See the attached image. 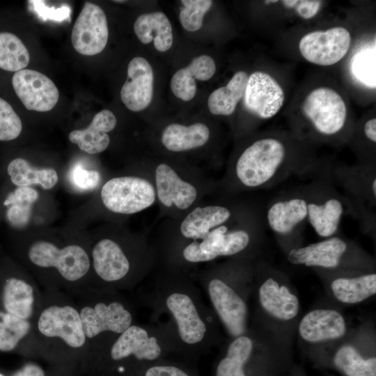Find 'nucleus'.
Wrapping results in <instances>:
<instances>
[{"instance_id":"obj_3","label":"nucleus","mask_w":376,"mask_h":376,"mask_svg":"<svg viewBox=\"0 0 376 376\" xmlns=\"http://www.w3.org/2000/svg\"><path fill=\"white\" fill-rule=\"evenodd\" d=\"M251 267L224 268L203 276L201 285L217 320L231 338L248 333Z\"/></svg>"},{"instance_id":"obj_43","label":"nucleus","mask_w":376,"mask_h":376,"mask_svg":"<svg viewBox=\"0 0 376 376\" xmlns=\"http://www.w3.org/2000/svg\"><path fill=\"white\" fill-rule=\"evenodd\" d=\"M286 8H294L304 19L313 17L319 11L322 1L317 0H284L281 1Z\"/></svg>"},{"instance_id":"obj_4","label":"nucleus","mask_w":376,"mask_h":376,"mask_svg":"<svg viewBox=\"0 0 376 376\" xmlns=\"http://www.w3.org/2000/svg\"><path fill=\"white\" fill-rule=\"evenodd\" d=\"M31 265L47 275L54 286L77 289L91 280L90 252L82 245H59L45 239L32 242L26 249Z\"/></svg>"},{"instance_id":"obj_32","label":"nucleus","mask_w":376,"mask_h":376,"mask_svg":"<svg viewBox=\"0 0 376 376\" xmlns=\"http://www.w3.org/2000/svg\"><path fill=\"white\" fill-rule=\"evenodd\" d=\"M331 363L344 376H376L375 355H366L351 343L339 346L331 357Z\"/></svg>"},{"instance_id":"obj_22","label":"nucleus","mask_w":376,"mask_h":376,"mask_svg":"<svg viewBox=\"0 0 376 376\" xmlns=\"http://www.w3.org/2000/svg\"><path fill=\"white\" fill-rule=\"evenodd\" d=\"M298 334L304 342L321 344L343 338L347 333V322L338 311L317 308L306 313L298 324Z\"/></svg>"},{"instance_id":"obj_7","label":"nucleus","mask_w":376,"mask_h":376,"mask_svg":"<svg viewBox=\"0 0 376 376\" xmlns=\"http://www.w3.org/2000/svg\"><path fill=\"white\" fill-rule=\"evenodd\" d=\"M102 345L106 347L109 359L118 364V373H125V363H130L137 374L148 364L166 358L171 353L163 335L151 323H134Z\"/></svg>"},{"instance_id":"obj_25","label":"nucleus","mask_w":376,"mask_h":376,"mask_svg":"<svg viewBox=\"0 0 376 376\" xmlns=\"http://www.w3.org/2000/svg\"><path fill=\"white\" fill-rule=\"evenodd\" d=\"M255 344L247 333L232 338L217 360L214 376H256Z\"/></svg>"},{"instance_id":"obj_42","label":"nucleus","mask_w":376,"mask_h":376,"mask_svg":"<svg viewBox=\"0 0 376 376\" xmlns=\"http://www.w3.org/2000/svg\"><path fill=\"white\" fill-rule=\"evenodd\" d=\"M71 184L83 191L95 189L100 182V174L96 170L84 168L81 164H75L69 172Z\"/></svg>"},{"instance_id":"obj_39","label":"nucleus","mask_w":376,"mask_h":376,"mask_svg":"<svg viewBox=\"0 0 376 376\" xmlns=\"http://www.w3.org/2000/svg\"><path fill=\"white\" fill-rule=\"evenodd\" d=\"M136 376H199L193 366L166 358L150 363L141 368Z\"/></svg>"},{"instance_id":"obj_44","label":"nucleus","mask_w":376,"mask_h":376,"mask_svg":"<svg viewBox=\"0 0 376 376\" xmlns=\"http://www.w3.org/2000/svg\"><path fill=\"white\" fill-rule=\"evenodd\" d=\"M35 6V10L43 17L59 20L68 17L69 13L68 8L62 7L59 9L45 7L44 2L40 1H31Z\"/></svg>"},{"instance_id":"obj_5","label":"nucleus","mask_w":376,"mask_h":376,"mask_svg":"<svg viewBox=\"0 0 376 376\" xmlns=\"http://www.w3.org/2000/svg\"><path fill=\"white\" fill-rule=\"evenodd\" d=\"M288 262L327 272L373 270L372 259L356 244L338 234L293 248L287 252Z\"/></svg>"},{"instance_id":"obj_30","label":"nucleus","mask_w":376,"mask_h":376,"mask_svg":"<svg viewBox=\"0 0 376 376\" xmlns=\"http://www.w3.org/2000/svg\"><path fill=\"white\" fill-rule=\"evenodd\" d=\"M134 31L143 44L153 41L159 52L169 50L173 45L171 24L162 12H155L139 15L134 24Z\"/></svg>"},{"instance_id":"obj_1","label":"nucleus","mask_w":376,"mask_h":376,"mask_svg":"<svg viewBox=\"0 0 376 376\" xmlns=\"http://www.w3.org/2000/svg\"><path fill=\"white\" fill-rule=\"evenodd\" d=\"M145 301L152 311L151 324L163 335L171 353L194 360L219 342L218 320L187 277H159Z\"/></svg>"},{"instance_id":"obj_8","label":"nucleus","mask_w":376,"mask_h":376,"mask_svg":"<svg viewBox=\"0 0 376 376\" xmlns=\"http://www.w3.org/2000/svg\"><path fill=\"white\" fill-rule=\"evenodd\" d=\"M334 184L339 186L348 201L352 216L363 233L375 236L376 228V169L373 162L353 166L329 167Z\"/></svg>"},{"instance_id":"obj_23","label":"nucleus","mask_w":376,"mask_h":376,"mask_svg":"<svg viewBox=\"0 0 376 376\" xmlns=\"http://www.w3.org/2000/svg\"><path fill=\"white\" fill-rule=\"evenodd\" d=\"M154 74L149 62L144 58H133L127 66V77L120 90V99L132 111L145 109L153 97Z\"/></svg>"},{"instance_id":"obj_2","label":"nucleus","mask_w":376,"mask_h":376,"mask_svg":"<svg viewBox=\"0 0 376 376\" xmlns=\"http://www.w3.org/2000/svg\"><path fill=\"white\" fill-rule=\"evenodd\" d=\"M324 168L313 162L292 159L283 141L267 136L256 140L241 152L231 177L241 188L263 189L292 175L314 176Z\"/></svg>"},{"instance_id":"obj_35","label":"nucleus","mask_w":376,"mask_h":376,"mask_svg":"<svg viewBox=\"0 0 376 376\" xmlns=\"http://www.w3.org/2000/svg\"><path fill=\"white\" fill-rule=\"evenodd\" d=\"M38 198V192L31 187H16L3 203L7 207L6 216L8 223L17 228L26 226L31 219L32 206Z\"/></svg>"},{"instance_id":"obj_27","label":"nucleus","mask_w":376,"mask_h":376,"mask_svg":"<svg viewBox=\"0 0 376 376\" xmlns=\"http://www.w3.org/2000/svg\"><path fill=\"white\" fill-rule=\"evenodd\" d=\"M116 123L113 113L103 109L94 116L86 128L72 130L69 134V140L88 154L100 153L109 146L110 137L108 133L115 128Z\"/></svg>"},{"instance_id":"obj_28","label":"nucleus","mask_w":376,"mask_h":376,"mask_svg":"<svg viewBox=\"0 0 376 376\" xmlns=\"http://www.w3.org/2000/svg\"><path fill=\"white\" fill-rule=\"evenodd\" d=\"M216 64L212 57L201 55L194 58L185 68L178 70L171 80V88L174 95L183 100H192L196 93L195 80L207 81L214 75Z\"/></svg>"},{"instance_id":"obj_6","label":"nucleus","mask_w":376,"mask_h":376,"mask_svg":"<svg viewBox=\"0 0 376 376\" xmlns=\"http://www.w3.org/2000/svg\"><path fill=\"white\" fill-rule=\"evenodd\" d=\"M92 289L118 291L132 288L143 276L134 258L110 237L96 241L90 251Z\"/></svg>"},{"instance_id":"obj_36","label":"nucleus","mask_w":376,"mask_h":376,"mask_svg":"<svg viewBox=\"0 0 376 376\" xmlns=\"http://www.w3.org/2000/svg\"><path fill=\"white\" fill-rule=\"evenodd\" d=\"M30 60L28 49L15 33L0 31V70L16 72L25 69Z\"/></svg>"},{"instance_id":"obj_15","label":"nucleus","mask_w":376,"mask_h":376,"mask_svg":"<svg viewBox=\"0 0 376 376\" xmlns=\"http://www.w3.org/2000/svg\"><path fill=\"white\" fill-rule=\"evenodd\" d=\"M100 198L110 212L132 214L151 206L155 201L156 192L145 178L120 176L112 178L103 185Z\"/></svg>"},{"instance_id":"obj_34","label":"nucleus","mask_w":376,"mask_h":376,"mask_svg":"<svg viewBox=\"0 0 376 376\" xmlns=\"http://www.w3.org/2000/svg\"><path fill=\"white\" fill-rule=\"evenodd\" d=\"M249 75L244 71L234 74L228 83L214 91L209 96L207 106L214 115L230 116L243 98Z\"/></svg>"},{"instance_id":"obj_17","label":"nucleus","mask_w":376,"mask_h":376,"mask_svg":"<svg viewBox=\"0 0 376 376\" xmlns=\"http://www.w3.org/2000/svg\"><path fill=\"white\" fill-rule=\"evenodd\" d=\"M35 284L26 276L0 269V311L31 320L41 301Z\"/></svg>"},{"instance_id":"obj_38","label":"nucleus","mask_w":376,"mask_h":376,"mask_svg":"<svg viewBox=\"0 0 376 376\" xmlns=\"http://www.w3.org/2000/svg\"><path fill=\"white\" fill-rule=\"evenodd\" d=\"M350 71L360 84L375 88V44L361 48L354 54Z\"/></svg>"},{"instance_id":"obj_40","label":"nucleus","mask_w":376,"mask_h":376,"mask_svg":"<svg viewBox=\"0 0 376 376\" xmlns=\"http://www.w3.org/2000/svg\"><path fill=\"white\" fill-rule=\"evenodd\" d=\"M179 19L182 27L196 31L202 26L203 17L212 5L211 0H182Z\"/></svg>"},{"instance_id":"obj_46","label":"nucleus","mask_w":376,"mask_h":376,"mask_svg":"<svg viewBox=\"0 0 376 376\" xmlns=\"http://www.w3.org/2000/svg\"><path fill=\"white\" fill-rule=\"evenodd\" d=\"M366 137L373 143L376 142V119L371 118L366 122L363 126Z\"/></svg>"},{"instance_id":"obj_31","label":"nucleus","mask_w":376,"mask_h":376,"mask_svg":"<svg viewBox=\"0 0 376 376\" xmlns=\"http://www.w3.org/2000/svg\"><path fill=\"white\" fill-rule=\"evenodd\" d=\"M210 134L208 127L201 123L189 126L172 123L164 130L161 141L167 150L182 152L204 146L209 140Z\"/></svg>"},{"instance_id":"obj_11","label":"nucleus","mask_w":376,"mask_h":376,"mask_svg":"<svg viewBox=\"0 0 376 376\" xmlns=\"http://www.w3.org/2000/svg\"><path fill=\"white\" fill-rule=\"evenodd\" d=\"M228 222L212 229L201 240L187 244L182 251L183 260L196 264L219 257L240 256L250 249L262 233L261 224L249 228H230Z\"/></svg>"},{"instance_id":"obj_19","label":"nucleus","mask_w":376,"mask_h":376,"mask_svg":"<svg viewBox=\"0 0 376 376\" xmlns=\"http://www.w3.org/2000/svg\"><path fill=\"white\" fill-rule=\"evenodd\" d=\"M109 38L107 17L97 5L86 2L72 28L75 49L85 56L96 55L105 48Z\"/></svg>"},{"instance_id":"obj_18","label":"nucleus","mask_w":376,"mask_h":376,"mask_svg":"<svg viewBox=\"0 0 376 376\" xmlns=\"http://www.w3.org/2000/svg\"><path fill=\"white\" fill-rule=\"evenodd\" d=\"M350 32L337 26L325 31L307 33L300 40L299 51L308 61L319 65H331L341 60L349 50Z\"/></svg>"},{"instance_id":"obj_33","label":"nucleus","mask_w":376,"mask_h":376,"mask_svg":"<svg viewBox=\"0 0 376 376\" xmlns=\"http://www.w3.org/2000/svg\"><path fill=\"white\" fill-rule=\"evenodd\" d=\"M7 172L12 183L17 187L38 185L45 189H50L58 182V175L54 169L34 167L22 157L12 159L8 164Z\"/></svg>"},{"instance_id":"obj_16","label":"nucleus","mask_w":376,"mask_h":376,"mask_svg":"<svg viewBox=\"0 0 376 376\" xmlns=\"http://www.w3.org/2000/svg\"><path fill=\"white\" fill-rule=\"evenodd\" d=\"M302 111L315 130L331 136L342 131L347 119V108L341 96L334 90L320 87L305 98Z\"/></svg>"},{"instance_id":"obj_10","label":"nucleus","mask_w":376,"mask_h":376,"mask_svg":"<svg viewBox=\"0 0 376 376\" xmlns=\"http://www.w3.org/2000/svg\"><path fill=\"white\" fill-rule=\"evenodd\" d=\"M307 196V221L320 237L338 234L342 217L352 215L348 201L335 187L329 166L304 185Z\"/></svg>"},{"instance_id":"obj_21","label":"nucleus","mask_w":376,"mask_h":376,"mask_svg":"<svg viewBox=\"0 0 376 376\" xmlns=\"http://www.w3.org/2000/svg\"><path fill=\"white\" fill-rule=\"evenodd\" d=\"M284 102V92L269 74L256 71L249 76L243 103L252 115L262 119L274 116Z\"/></svg>"},{"instance_id":"obj_24","label":"nucleus","mask_w":376,"mask_h":376,"mask_svg":"<svg viewBox=\"0 0 376 376\" xmlns=\"http://www.w3.org/2000/svg\"><path fill=\"white\" fill-rule=\"evenodd\" d=\"M324 272L334 276L329 290L333 297L342 304H357L376 293V274L373 270Z\"/></svg>"},{"instance_id":"obj_13","label":"nucleus","mask_w":376,"mask_h":376,"mask_svg":"<svg viewBox=\"0 0 376 376\" xmlns=\"http://www.w3.org/2000/svg\"><path fill=\"white\" fill-rule=\"evenodd\" d=\"M307 196L304 185L274 198L266 210L269 228L285 246L286 253L296 248L301 229L307 221Z\"/></svg>"},{"instance_id":"obj_37","label":"nucleus","mask_w":376,"mask_h":376,"mask_svg":"<svg viewBox=\"0 0 376 376\" xmlns=\"http://www.w3.org/2000/svg\"><path fill=\"white\" fill-rule=\"evenodd\" d=\"M31 330V320L0 311V351L10 352L18 350Z\"/></svg>"},{"instance_id":"obj_45","label":"nucleus","mask_w":376,"mask_h":376,"mask_svg":"<svg viewBox=\"0 0 376 376\" xmlns=\"http://www.w3.org/2000/svg\"><path fill=\"white\" fill-rule=\"evenodd\" d=\"M10 376H45V372L40 366L27 363L13 373Z\"/></svg>"},{"instance_id":"obj_9","label":"nucleus","mask_w":376,"mask_h":376,"mask_svg":"<svg viewBox=\"0 0 376 376\" xmlns=\"http://www.w3.org/2000/svg\"><path fill=\"white\" fill-rule=\"evenodd\" d=\"M91 291L93 297L78 309L88 341L103 334L112 339L134 323L133 307L117 291Z\"/></svg>"},{"instance_id":"obj_47","label":"nucleus","mask_w":376,"mask_h":376,"mask_svg":"<svg viewBox=\"0 0 376 376\" xmlns=\"http://www.w3.org/2000/svg\"><path fill=\"white\" fill-rule=\"evenodd\" d=\"M0 376H6L3 373L0 372Z\"/></svg>"},{"instance_id":"obj_12","label":"nucleus","mask_w":376,"mask_h":376,"mask_svg":"<svg viewBox=\"0 0 376 376\" xmlns=\"http://www.w3.org/2000/svg\"><path fill=\"white\" fill-rule=\"evenodd\" d=\"M35 329L47 343L80 350L87 345L79 310L70 304H41L36 313Z\"/></svg>"},{"instance_id":"obj_20","label":"nucleus","mask_w":376,"mask_h":376,"mask_svg":"<svg viewBox=\"0 0 376 376\" xmlns=\"http://www.w3.org/2000/svg\"><path fill=\"white\" fill-rule=\"evenodd\" d=\"M11 85L24 107L30 111H49L59 98L58 90L53 81L34 70L23 69L13 73Z\"/></svg>"},{"instance_id":"obj_41","label":"nucleus","mask_w":376,"mask_h":376,"mask_svg":"<svg viewBox=\"0 0 376 376\" xmlns=\"http://www.w3.org/2000/svg\"><path fill=\"white\" fill-rule=\"evenodd\" d=\"M22 131V123L13 106L0 96V141L15 140Z\"/></svg>"},{"instance_id":"obj_26","label":"nucleus","mask_w":376,"mask_h":376,"mask_svg":"<svg viewBox=\"0 0 376 376\" xmlns=\"http://www.w3.org/2000/svg\"><path fill=\"white\" fill-rule=\"evenodd\" d=\"M156 194L164 206L174 205L180 210L189 208L197 197V190L191 183L182 180L166 164H159L155 172Z\"/></svg>"},{"instance_id":"obj_14","label":"nucleus","mask_w":376,"mask_h":376,"mask_svg":"<svg viewBox=\"0 0 376 376\" xmlns=\"http://www.w3.org/2000/svg\"><path fill=\"white\" fill-rule=\"evenodd\" d=\"M255 271L259 276L256 295L262 312L276 322L294 320L299 313L300 302L283 276L269 265L262 263Z\"/></svg>"},{"instance_id":"obj_29","label":"nucleus","mask_w":376,"mask_h":376,"mask_svg":"<svg viewBox=\"0 0 376 376\" xmlns=\"http://www.w3.org/2000/svg\"><path fill=\"white\" fill-rule=\"evenodd\" d=\"M232 217L231 210L224 205L198 207L183 219L180 230L187 239L200 240L212 229L229 221Z\"/></svg>"}]
</instances>
